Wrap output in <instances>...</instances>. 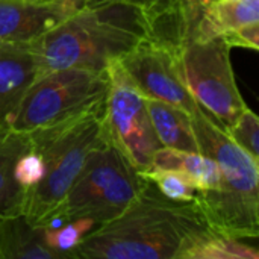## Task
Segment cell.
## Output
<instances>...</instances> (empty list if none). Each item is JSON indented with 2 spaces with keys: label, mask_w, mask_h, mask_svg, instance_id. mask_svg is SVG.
I'll return each instance as SVG.
<instances>
[{
  "label": "cell",
  "mask_w": 259,
  "mask_h": 259,
  "mask_svg": "<svg viewBox=\"0 0 259 259\" xmlns=\"http://www.w3.org/2000/svg\"><path fill=\"white\" fill-rule=\"evenodd\" d=\"M194 0L150 20V32L170 50L179 79L225 132L247 108L235 79L231 47L222 38H202L193 29Z\"/></svg>",
  "instance_id": "3"
},
{
  "label": "cell",
  "mask_w": 259,
  "mask_h": 259,
  "mask_svg": "<svg viewBox=\"0 0 259 259\" xmlns=\"http://www.w3.org/2000/svg\"><path fill=\"white\" fill-rule=\"evenodd\" d=\"M106 90V70H55L36 77L5 120L15 131L29 134L102 106Z\"/></svg>",
  "instance_id": "7"
},
{
  "label": "cell",
  "mask_w": 259,
  "mask_h": 259,
  "mask_svg": "<svg viewBox=\"0 0 259 259\" xmlns=\"http://www.w3.org/2000/svg\"><path fill=\"white\" fill-rule=\"evenodd\" d=\"M150 168L179 170L188 175L197 187V193L215 190L220 182V168L217 162L200 152H184L168 147H159L153 156Z\"/></svg>",
  "instance_id": "17"
},
{
  "label": "cell",
  "mask_w": 259,
  "mask_h": 259,
  "mask_svg": "<svg viewBox=\"0 0 259 259\" xmlns=\"http://www.w3.org/2000/svg\"><path fill=\"white\" fill-rule=\"evenodd\" d=\"M108 90L103 103V129L108 141L140 173L150 170L161 143L156 138L146 97L118 59L106 67Z\"/></svg>",
  "instance_id": "8"
},
{
  "label": "cell",
  "mask_w": 259,
  "mask_h": 259,
  "mask_svg": "<svg viewBox=\"0 0 259 259\" xmlns=\"http://www.w3.org/2000/svg\"><path fill=\"white\" fill-rule=\"evenodd\" d=\"M29 137L42 158L44 171L41 181L24 194L21 215L35 226H46L79 176L90 152L106 140L103 105L32 131Z\"/></svg>",
  "instance_id": "5"
},
{
  "label": "cell",
  "mask_w": 259,
  "mask_h": 259,
  "mask_svg": "<svg viewBox=\"0 0 259 259\" xmlns=\"http://www.w3.org/2000/svg\"><path fill=\"white\" fill-rule=\"evenodd\" d=\"M150 33V18L126 5L82 6L32 39L38 77L61 68L105 71Z\"/></svg>",
  "instance_id": "2"
},
{
  "label": "cell",
  "mask_w": 259,
  "mask_h": 259,
  "mask_svg": "<svg viewBox=\"0 0 259 259\" xmlns=\"http://www.w3.org/2000/svg\"><path fill=\"white\" fill-rule=\"evenodd\" d=\"M146 105L153 131L162 147L184 152H200L190 114L156 99L146 97Z\"/></svg>",
  "instance_id": "15"
},
{
  "label": "cell",
  "mask_w": 259,
  "mask_h": 259,
  "mask_svg": "<svg viewBox=\"0 0 259 259\" xmlns=\"http://www.w3.org/2000/svg\"><path fill=\"white\" fill-rule=\"evenodd\" d=\"M118 61L144 97L170 103L191 117L202 112L179 79L168 47L152 32Z\"/></svg>",
  "instance_id": "9"
},
{
  "label": "cell",
  "mask_w": 259,
  "mask_h": 259,
  "mask_svg": "<svg viewBox=\"0 0 259 259\" xmlns=\"http://www.w3.org/2000/svg\"><path fill=\"white\" fill-rule=\"evenodd\" d=\"M29 144V134L15 131L8 120L0 118V219L23 212L24 190L17 184L14 168Z\"/></svg>",
  "instance_id": "13"
},
{
  "label": "cell",
  "mask_w": 259,
  "mask_h": 259,
  "mask_svg": "<svg viewBox=\"0 0 259 259\" xmlns=\"http://www.w3.org/2000/svg\"><path fill=\"white\" fill-rule=\"evenodd\" d=\"M197 3H200V5H206V3H211V2H217V0H196Z\"/></svg>",
  "instance_id": "24"
},
{
  "label": "cell",
  "mask_w": 259,
  "mask_h": 259,
  "mask_svg": "<svg viewBox=\"0 0 259 259\" xmlns=\"http://www.w3.org/2000/svg\"><path fill=\"white\" fill-rule=\"evenodd\" d=\"M82 6V0H61L53 3L0 0V41H32Z\"/></svg>",
  "instance_id": "11"
},
{
  "label": "cell",
  "mask_w": 259,
  "mask_h": 259,
  "mask_svg": "<svg viewBox=\"0 0 259 259\" xmlns=\"http://www.w3.org/2000/svg\"><path fill=\"white\" fill-rule=\"evenodd\" d=\"M246 153L259 161V118L247 106L226 132Z\"/></svg>",
  "instance_id": "20"
},
{
  "label": "cell",
  "mask_w": 259,
  "mask_h": 259,
  "mask_svg": "<svg viewBox=\"0 0 259 259\" xmlns=\"http://www.w3.org/2000/svg\"><path fill=\"white\" fill-rule=\"evenodd\" d=\"M38 77V61L30 41H0V118H6Z\"/></svg>",
  "instance_id": "12"
},
{
  "label": "cell",
  "mask_w": 259,
  "mask_h": 259,
  "mask_svg": "<svg viewBox=\"0 0 259 259\" xmlns=\"http://www.w3.org/2000/svg\"><path fill=\"white\" fill-rule=\"evenodd\" d=\"M144 185L143 175L106 138L90 152L79 176L46 226L87 219L99 228L120 215Z\"/></svg>",
  "instance_id": "6"
},
{
  "label": "cell",
  "mask_w": 259,
  "mask_h": 259,
  "mask_svg": "<svg viewBox=\"0 0 259 259\" xmlns=\"http://www.w3.org/2000/svg\"><path fill=\"white\" fill-rule=\"evenodd\" d=\"M141 175L158 190L161 196L168 200L181 203H191L196 200L197 187L193 179L184 171L168 168H150Z\"/></svg>",
  "instance_id": "19"
},
{
  "label": "cell",
  "mask_w": 259,
  "mask_h": 259,
  "mask_svg": "<svg viewBox=\"0 0 259 259\" xmlns=\"http://www.w3.org/2000/svg\"><path fill=\"white\" fill-rule=\"evenodd\" d=\"M83 6L93 5H126L143 11L150 20H155L176 8L185 5L190 0H82Z\"/></svg>",
  "instance_id": "22"
},
{
  "label": "cell",
  "mask_w": 259,
  "mask_h": 259,
  "mask_svg": "<svg viewBox=\"0 0 259 259\" xmlns=\"http://www.w3.org/2000/svg\"><path fill=\"white\" fill-rule=\"evenodd\" d=\"M0 259H59L47 247L42 228L26 220L24 215L0 219Z\"/></svg>",
  "instance_id": "14"
},
{
  "label": "cell",
  "mask_w": 259,
  "mask_h": 259,
  "mask_svg": "<svg viewBox=\"0 0 259 259\" xmlns=\"http://www.w3.org/2000/svg\"><path fill=\"white\" fill-rule=\"evenodd\" d=\"M206 228L194 202L165 199L146 181L138 197L114 220L96 228L71 259H175L184 240Z\"/></svg>",
  "instance_id": "1"
},
{
  "label": "cell",
  "mask_w": 259,
  "mask_h": 259,
  "mask_svg": "<svg viewBox=\"0 0 259 259\" xmlns=\"http://www.w3.org/2000/svg\"><path fill=\"white\" fill-rule=\"evenodd\" d=\"M97 226L87 219L68 220L59 225L42 226V238L49 249H52L59 259L70 258L77 244L91 234Z\"/></svg>",
  "instance_id": "18"
},
{
  "label": "cell",
  "mask_w": 259,
  "mask_h": 259,
  "mask_svg": "<svg viewBox=\"0 0 259 259\" xmlns=\"http://www.w3.org/2000/svg\"><path fill=\"white\" fill-rule=\"evenodd\" d=\"M200 153L220 168L215 190L197 193V205L206 228L238 240L259 235V161L246 153L203 111L191 117Z\"/></svg>",
  "instance_id": "4"
},
{
  "label": "cell",
  "mask_w": 259,
  "mask_h": 259,
  "mask_svg": "<svg viewBox=\"0 0 259 259\" xmlns=\"http://www.w3.org/2000/svg\"><path fill=\"white\" fill-rule=\"evenodd\" d=\"M175 259H259L256 246L208 228L188 235Z\"/></svg>",
  "instance_id": "16"
},
{
  "label": "cell",
  "mask_w": 259,
  "mask_h": 259,
  "mask_svg": "<svg viewBox=\"0 0 259 259\" xmlns=\"http://www.w3.org/2000/svg\"><path fill=\"white\" fill-rule=\"evenodd\" d=\"M193 29L202 38H222L231 49L259 50V0H194Z\"/></svg>",
  "instance_id": "10"
},
{
  "label": "cell",
  "mask_w": 259,
  "mask_h": 259,
  "mask_svg": "<svg viewBox=\"0 0 259 259\" xmlns=\"http://www.w3.org/2000/svg\"><path fill=\"white\" fill-rule=\"evenodd\" d=\"M24 2H32V3H53V2H61V0H24Z\"/></svg>",
  "instance_id": "23"
},
{
  "label": "cell",
  "mask_w": 259,
  "mask_h": 259,
  "mask_svg": "<svg viewBox=\"0 0 259 259\" xmlns=\"http://www.w3.org/2000/svg\"><path fill=\"white\" fill-rule=\"evenodd\" d=\"M42 171H44L42 158L38 153V150L33 149L32 144H29V147L18 156L14 168L15 181L24 190V194L41 181Z\"/></svg>",
  "instance_id": "21"
}]
</instances>
